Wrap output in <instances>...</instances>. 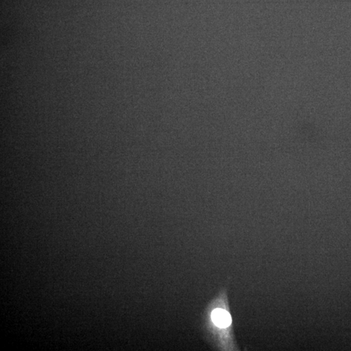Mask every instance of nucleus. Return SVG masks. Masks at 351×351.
I'll return each instance as SVG.
<instances>
[{
	"label": "nucleus",
	"mask_w": 351,
	"mask_h": 351,
	"mask_svg": "<svg viewBox=\"0 0 351 351\" xmlns=\"http://www.w3.org/2000/svg\"><path fill=\"white\" fill-rule=\"evenodd\" d=\"M212 320L220 328H227L231 325V314L223 309H216L211 314Z\"/></svg>",
	"instance_id": "obj_1"
}]
</instances>
